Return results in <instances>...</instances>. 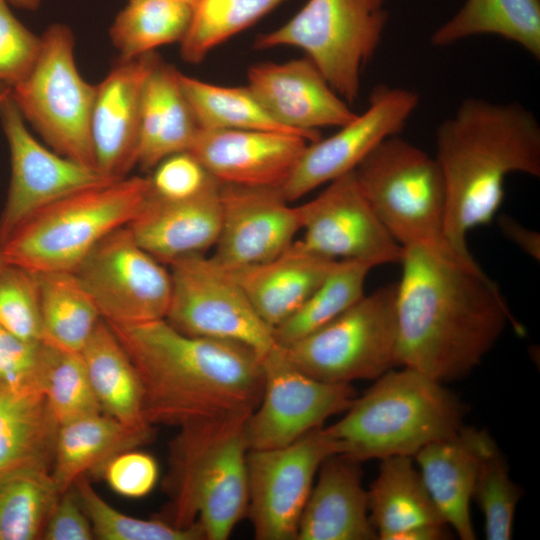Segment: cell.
I'll return each mask as SVG.
<instances>
[{"label": "cell", "mask_w": 540, "mask_h": 540, "mask_svg": "<svg viewBox=\"0 0 540 540\" xmlns=\"http://www.w3.org/2000/svg\"><path fill=\"white\" fill-rule=\"evenodd\" d=\"M397 283L396 364L442 383L467 376L515 324L480 267L439 251L404 248Z\"/></svg>", "instance_id": "6da1fadb"}, {"label": "cell", "mask_w": 540, "mask_h": 540, "mask_svg": "<svg viewBox=\"0 0 540 540\" xmlns=\"http://www.w3.org/2000/svg\"><path fill=\"white\" fill-rule=\"evenodd\" d=\"M108 325L138 373L151 425L249 416L258 406L263 370L252 348L184 334L166 319Z\"/></svg>", "instance_id": "7a4b0ae2"}, {"label": "cell", "mask_w": 540, "mask_h": 540, "mask_svg": "<svg viewBox=\"0 0 540 540\" xmlns=\"http://www.w3.org/2000/svg\"><path fill=\"white\" fill-rule=\"evenodd\" d=\"M435 140L446 189V240L464 262L478 265L467 234L492 220L509 174L540 176L539 122L520 103L470 97L439 124Z\"/></svg>", "instance_id": "3957f363"}, {"label": "cell", "mask_w": 540, "mask_h": 540, "mask_svg": "<svg viewBox=\"0 0 540 540\" xmlns=\"http://www.w3.org/2000/svg\"><path fill=\"white\" fill-rule=\"evenodd\" d=\"M248 416L179 427L169 448L165 519L178 528L199 523L207 540L229 538L248 511L245 422Z\"/></svg>", "instance_id": "277c9868"}, {"label": "cell", "mask_w": 540, "mask_h": 540, "mask_svg": "<svg viewBox=\"0 0 540 540\" xmlns=\"http://www.w3.org/2000/svg\"><path fill=\"white\" fill-rule=\"evenodd\" d=\"M465 410L442 382L409 367L392 368L325 428L341 444V454L354 461L412 457L457 433Z\"/></svg>", "instance_id": "5b68a950"}, {"label": "cell", "mask_w": 540, "mask_h": 540, "mask_svg": "<svg viewBox=\"0 0 540 540\" xmlns=\"http://www.w3.org/2000/svg\"><path fill=\"white\" fill-rule=\"evenodd\" d=\"M151 192L149 176H127L71 193L17 228L1 246L4 258L34 273L73 271L136 217Z\"/></svg>", "instance_id": "8992f818"}, {"label": "cell", "mask_w": 540, "mask_h": 540, "mask_svg": "<svg viewBox=\"0 0 540 540\" xmlns=\"http://www.w3.org/2000/svg\"><path fill=\"white\" fill-rule=\"evenodd\" d=\"M354 173L370 206L403 248L427 247L464 262L445 237L446 189L435 157L393 135Z\"/></svg>", "instance_id": "52a82bcc"}, {"label": "cell", "mask_w": 540, "mask_h": 540, "mask_svg": "<svg viewBox=\"0 0 540 540\" xmlns=\"http://www.w3.org/2000/svg\"><path fill=\"white\" fill-rule=\"evenodd\" d=\"M40 36L33 64L10 95L25 122L49 148L96 169L90 136L95 85L78 70L73 31L66 24L53 23Z\"/></svg>", "instance_id": "ba28073f"}, {"label": "cell", "mask_w": 540, "mask_h": 540, "mask_svg": "<svg viewBox=\"0 0 540 540\" xmlns=\"http://www.w3.org/2000/svg\"><path fill=\"white\" fill-rule=\"evenodd\" d=\"M387 21V11L369 0H308L284 25L260 34L254 47L301 49L351 105L360 93L362 69L375 54Z\"/></svg>", "instance_id": "9c48e42d"}, {"label": "cell", "mask_w": 540, "mask_h": 540, "mask_svg": "<svg viewBox=\"0 0 540 540\" xmlns=\"http://www.w3.org/2000/svg\"><path fill=\"white\" fill-rule=\"evenodd\" d=\"M397 283L360 298L318 330L282 347L306 374L325 382L377 379L397 366Z\"/></svg>", "instance_id": "30bf717a"}, {"label": "cell", "mask_w": 540, "mask_h": 540, "mask_svg": "<svg viewBox=\"0 0 540 540\" xmlns=\"http://www.w3.org/2000/svg\"><path fill=\"white\" fill-rule=\"evenodd\" d=\"M171 298L166 321L178 331L252 348L260 357L272 349L273 329L257 314L229 272L204 254L169 265Z\"/></svg>", "instance_id": "8fae6325"}, {"label": "cell", "mask_w": 540, "mask_h": 540, "mask_svg": "<svg viewBox=\"0 0 540 540\" xmlns=\"http://www.w3.org/2000/svg\"><path fill=\"white\" fill-rule=\"evenodd\" d=\"M73 272L108 324L134 325L166 317L170 271L127 226L104 237Z\"/></svg>", "instance_id": "7c38bea8"}, {"label": "cell", "mask_w": 540, "mask_h": 540, "mask_svg": "<svg viewBox=\"0 0 540 540\" xmlns=\"http://www.w3.org/2000/svg\"><path fill=\"white\" fill-rule=\"evenodd\" d=\"M342 446L325 427L286 446L249 450V516L258 540H296L300 518L321 464Z\"/></svg>", "instance_id": "4fadbf2b"}, {"label": "cell", "mask_w": 540, "mask_h": 540, "mask_svg": "<svg viewBox=\"0 0 540 540\" xmlns=\"http://www.w3.org/2000/svg\"><path fill=\"white\" fill-rule=\"evenodd\" d=\"M263 389L245 422L249 450L286 446L323 427L356 398L351 383L318 380L297 368L276 344L261 356Z\"/></svg>", "instance_id": "5bb4252c"}, {"label": "cell", "mask_w": 540, "mask_h": 540, "mask_svg": "<svg viewBox=\"0 0 540 540\" xmlns=\"http://www.w3.org/2000/svg\"><path fill=\"white\" fill-rule=\"evenodd\" d=\"M0 120L11 165L7 199L0 215V246L48 205L81 189L112 181L41 144L28 130L10 94L0 106Z\"/></svg>", "instance_id": "9a60e30c"}, {"label": "cell", "mask_w": 540, "mask_h": 540, "mask_svg": "<svg viewBox=\"0 0 540 540\" xmlns=\"http://www.w3.org/2000/svg\"><path fill=\"white\" fill-rule=\"evenodd\" d=\"M299 208L304 232L300 242L314 254L372 267L401 262L404 248L370 206L354 171L328 183Z\"/></svg>", "instance_id": "2e32d148"}, {"label": "cell", "mask_w": 540, "mask_h": 540, "mask_svg": "<svg viewBox=\"0 0 540 540\" xmlns=\"http://www.w3.org/2000/svg\"><path fill=\"white\" fill-rule=\"evenodd\" d=\"M417 92L385 85L372 92L366 110L333 135L305 147L281 188L293 202L351 172L384 139L397 135L419 105Z\"/></svg>", "instance_id": "e0dca14e"}, {"label": "cell", "mask_w": 540, "mask_h": 540, "mask_svg": "<svg viewBox=\"0 0 540 540\" xmlns=\"http://www.w3.org/2000/svg\"><path fill=\"white\" fill-rule=\"evenodd\" d=\"M221 222L211 258L225 269L270 261L301 231L299 206L281 189L220 185Z\"/></svg>", "instance_id": "ac0fdd59"}, {"label": "cell", "mask_w": 540, "mask_h": 540, "mask_svg": "<svg viewBox=\"0 0 540 540\" xmlns=\"http://www.w3.org/2000/svg\"><path fill=\"white\" fill-rule=\"evenodd\" d=\"M247 86L281 126L309 142L319 129L341 127L357 114L306 56L283 63L249 67Z\"/></svg>", "instance_id": "d6986e66"}, {"label": "cell", "mask_w": 540, "mask_h": 540, "mask_svg": "<svg viewBox=\"0 0 540 540\" xmlns=\"http://www.w3.org/2000/svg\"><path fill=\"white\" fill-rule=\"evenodd\" d=\"M159 59L156 52L119 59L95 84L91 143L96 169L109 179L127 177L137 165L144 85Z\"/></svg>", "instance_id": "ffe728a7"}, {"label": "cell", "mask_w": 540, "mask_h": 540, "mask_svg": "<svg viewBox=\"0 0 540 540\" xmlns=\"http://www.w3.org/2000/svg\"><path fill=\"white\" fill-rule=\"evenodd\" d=\"M308 143L280 131L200 129L189 152L221 184L281 189Z\"/></svg>", "instance_id": "44dd1931"}, {"label": "cell", "mask_w": 540, "mask_h": 540, "mask_svg": "<svg viewBox=\"0 0 540 540\" xmlns=\"http://www.w3.org/2000/svg\"><path fill=\"white\" fill-rule=\"evenodd\" d=\"M220 185L213 178L197 194L167 199L151 192L127 225L136 241L164 265L215 246L220 222Z\"/></svg>", "instance_id": "7402d4cb"}, {"label": "cell", "mask_w": 540, "mask_h": 540, "mask_svg": "<svg viewBox=\"0 0 540 540\" xmlns=\"http://www.w3.org/2000/svg\"><path fill=\"white\" fill-rule=\"evenodd\" d=\"M367 494L369 517L378 539L447 538L448 525L416 470L412 457L382 459L378 475Z\"/></svg>", "instance_id": "603a6c76"}, {"label": "cell", "mask_w": 540, "mask_h": 540, "mask_svg": "<svg viewBox=\"0 0 540 540\" xmlns=\"http://www.w3.org/2000/svg\"><path fill=\"white\" fill-rule=\"evenodd\" d=\"M359 464L342 454H334L321 464L296 540L378 539Z\"/></svg>", "instance_id": "cb8c5ba5"}, {"label": "cell", "mask_w": 540, "mask_h": 540, "mask_svg": "<svg viewBox=\"0 0 540 540\" xmlns=\"http://www.w3.org/2000/svg\"><path fill=\"white\" fill-rule=\"evenodd\" d=\"M489 433L463 426L416 453L424 484L446 524L462 540L476 537L470 515L483 444Z\"/></svg>", "instance_id": "d4e9b609"}, {"label": "cell", "mask_w": 540, "mask_h": 540, "mask_svg": "<svg viewBox=\"0 0 540 540\" xmlns=\"http://www.w3.org/2000/svg\"><path fill=\"white\" fill-rule=\"evenodd\" d=\"M336 262L314 254L299 240L270 261L226 270L274 330L305 302Z\"/></svg>", "instance_id": "484cf974"}, {"label": "cell", "mask_w": 540, "mask_h": 540, "mask_svg": "<svg viewBox=\"0 0 540 540\" xmlns=\"http://www.w3.org/2000/svg\"><path fill=\"white\" fill-rule=\"evenodd\" d=\"M199 130L180 72L160 58L144 85L137 165L152 170L168 156L189 151Z\"/></svg>", "instance_id": "4316f807"}, {"label": "cell", "mask_w": 540, "mask_h": 540, "mask_svg": "<svg viewBox=\"0 0 540 540\" xmlns=\"http://www.w3.org/2000/svg\"><path fill=\"white\" fill-rule=\"evenodd\" d=\"M152 434L128 427L104 412L60 425L51 467L60 493L87 473L102 475L114 456L147 443Z\"/></svg>", "instance_id": "83f0119b"}, {"label": "cell", "mask_w": 540, "mask_h": 540, "mask_svg": "<svg viewBox=\"0 0 540 540\" xmlns=\"http://www.w3.org/2000/svg\"><path fill=\"white\" fill-rule=\"evenodd\" d=\"M102 412L153 433L138 373L110 326L101 320L80 352Z\"/></svg>", "instance_id": "f1b7e54d"}, {"label": "cell", "mask_w": 540, "mask_h": 540, "mask_svg": "<svg viewBox=\"0 0 540 540\" xmlns=\"http://www.w3.org/2000/svg\"><path fill=\"white\" fill-rule=\"evenodd\" d=\"M58 428L40 390L0 387V473L22 466L51 469Z\"/></svg>", "instance_id": "f546056e"}, {"label": "cell", "mask_w": 540, "mask_h": 540, "mask_svg": "<svg viewBox=\"0 0 540 540\" xmlns=\"http://www.w3.org/2000/svg\"><path fill=\"white\" fill-rule=\"evenodd\" d=\"M486 34L514 42L539 60L540 0H466L430 42L441 48Z\"/></svg>", "instance_id": "4dcf8cb0"}, {"label": "cell", "mask_w": 540, "mask_h": 540, "mask_svg": "<svg viewBox=\"0 0 540 540\" xmlns=\"http://www.w3.org/2000/svg\"><path fill=\"white\" fill-rule=\"evenodd\" d=\"M36 275L43 342L66 351L81 352L102 320L92 298L73 271Z\"/></svg>", "instance_id": "1f68e13d"}, {"label": "cell", "mask_w": 540, "mask_h": 540, "mask_svg": "<svg viewBox=\"0 0 540 540\" xmlns=\"http://www.w3.org/2000/svg\"><path fill=\"white\" fill-rule=\"evenodd\" d=\"M192 14L193 5L179 0H128L116 15L109 37L119 59L136 58L180 43Z\"/></svg>", "instance_id": "d6a6232c"}, {"label": "cell", "mask_w": 540, "mask_h": 540, "mask_svg": "<svg viewBox=\"0 0 540 540\" xmlns=\"http://www.w3.org/2000/svg\"><path fill=\"white\" fill-rule=\"evenodd\" d=\"M60 494L49 468L22 466L0 473V540L42 539Z\"/></svg>", "instance_id": "836d02e7"}, {"label": "cell", "mask_w": 540, "mask_h": 540, "mask_svg": "<svg viewBox=\"0 0 540 540\" xmlns=\"http://www.w3.org/2000/svg\"><path fill=\"white\" fill-rule=\"evenodd\" d=\"M373 267L367 263L339 260L305 302L273 330L282 347L326 325L364 296V284Z\"/></svg>", "instance_id": "e575fe53"}, {"label": "cell", "mask_w": 540, "mask_h": 540, "mask_svg": "<svg viewBox=\"0 0 540 540\" xmlns=\"http://www.w3.org/2000/svg\"><path fill=\"white\" fill-rule=\"evenodd\" d=\"M180 83L200 129L264 130L295 134L268 114L247 85H217L181 72Z\"/></svg>", "instance_id": "d590c367"}, {"label": "cell", "mask_w": 540, "mask_h": 540, "mask_svg": "<svg viewBox=\"0 0 540 540\" xmlns=\"http://www.w3.org/2000/svg\"><path fill=\"white\" fill-rule=\"evenodd\" d=\"M286 0H197L180 44L182 59L191 64L207 55Z\"/></svg>", "instance_id": "8d00e7d4"}, {"label": "cell", "mask_w": 540, "mask_h": 540, "mask_svg": "<svg viewBox=\"0 0 540 540\" xmlns=\"http://www.w3.org/2000/svg\"><path fill=\"white\" fill-rule=\"evenodd\" d=\"M43 343L40 389L58 426L102 412L81 353Z\"/></svg>", "instance_id": "74e56055"}, {"label": "cell", "mask_w": 540, "mask_h": 540, "mask_svg": "<svg viewBox=\"0 0 540 540\" xmlns=\"http://www.w3.org/2000/svg\"><path fill=\"white\" fill-rule=\"evenodd\" d=\"M520 487L509 476L508 464L490 434L482 447L472 499L484 516L488 540H509L513 535Z\"/></svg>", "instance_id": "f35d334b"}, {"label": "cell", "mask_w": 540, "mask_h": 540, "mask_svg": "<svg viewBox=\"0 0 540 540\" xmlns=\"http://www.w3.org/2000/svg\"><path fill=\"white\" fill-rule=\"evenodd\" d=\"M100 540H202L199 523L178 528L163 519L146 520L124 514L106 502L85 476L72 486Z\"/></svg>", "instance_id": "ab89813d"}, {"label": "cell", "mask_w": 540, "mask_h": 540, "mask_svg": "<svg viewBox=\"0 0 540 540\" xmlns=\"http://www.w3.org/2000/svg\"><path fill=\"white\" fill-rule=\"evenodd\" d=\"M0 326L20 338L43 341L36 273L10 263L0 269Z\"/></svg>", "instance_id": "60d3db41"}, {"label": "cell", "mask_w": 540, "mask_h": 540, "mask_svg": "<svg viewBox=\"0 0 540 540\" xmlns=\"http://www.w3.org/2000/svg\"><path fill=\"white\" fill-rule=\"evenodd\" d=\"M10 6L0 0V86L11 89L33 64L41 36L19 21Z\"/></svg>", "instance_id": "b9f144b4"}, {"label": "cell", "mask_w": 540, "mask_h": 540, "mask_svg": "<svg viewBox=\"0 0 540 540\" xmlns=\"http://www.w3.org/2000/svg\"><path fill=\"white\" fill-rule=\"evenodd\" d=\"M44 343L20 338L0 326V387L40 390Z\"/></svg>", "instance_id": "7bdbcfd3"}, {"label": "cell", "mask_w": 540, "mask_h": 540, "mask_svg": "<svg viewBox=\"0 0 540 540\" xmlns=\"http://www.w3.org/2000/svg\"><path fill=\"white\" fill-rule=\"evenodd\" d=\"M149 176L152 193L167 199H181L200 192L212 177L189 151L168 156Z\"/></svg>", "instance_id": "ee69618b"}, {"label": "cell", "mask_w": 540, "mask_h": 540, "mask_svg": "<svg viewBox=\"0 0 540 540\" xmlns=\"http://www.w3.org/2000/svg\"><path fill=\"white\" fill-rule=\"evenodd\" d=\"M101 476L117 494L140 498L149 494L156 485L159 469L151 455L130 449L114 456Z\"/></svg>", "instance_id": "f6af8a7d"}, {"label": "cell", "mask_w": 540, "mask_h": 540, "mask_svg": "<svg viewBox=\"0 0 540 540\" xmlns=\"http://www.w3.org/2000/svg\"><path fill=\"white\" fill-rule=\"evenodd\" d=\"M42 539H95L91 522L73 487L59 495L45 524Z\"/></svg>", "instance_id": "bcb514c9"}, {"label": "cell", "mask_w": 540, "mask_h": 540, "mask_svg": "<svg viewBox=\"0 0 540 540\" xmlns=\"http://www.w3.org/2000/svg\"><path fill=\"white\" fill-rule=\"evenodd\" d=\"M498 225L506 238L534 260H540V235L538 232L526 228L507 215L499 217Z\"/></svg>", "instance_id": "7dc6e473"}, {"label": "cell", "mask_w": 540, "mask_h": 540, "mask_svg": "<svg viewBox=\"0 0 540 540\" xmlns=\"http://www.w3.org/2000/svg\"><path fill=\"white\" fill-rule=\"evenodd\" d=\"M11 6L24 10L35 11L39 8L42 0H6Z\"/></svg>", "instance_id": "c3c4849f"}, {"label": "cell", "mask_w": 540, "mask_h": 540, "mask_svg": "<svg viewBox=\"0 0 540 540\" xmlns=\"http://www.w3.org/2000/svg\"><path fill=\"white\" fill-rule=\"evenodd\" d=\"M11 89L5 86H0V106L3 103V101L8 97L10 94Z\"/></svg>", "instance_id": "681fc988"}, {"label": "cell", "mask_w": 540, "mask_h": 540, "mask_svg": "<svg viewBox=\"0 0 540 540\" xmlns=\"http://www.w3.org/2000/svg\"><path fill=\"white\" fill-rule=\"evenodd\" d=\"M375 7H383L385 0H369Z\"/></svg>", "instance_id": "f907efd6"}, {"label": "cell", "mask_w": 540, "mask_h": 540, "mask_svg": "<svg viewBox=\"0 0 540 540\" xmlns=\"http://www.w3.org/2000/svg\"><path fill=\"white\" fill-rule=\"evenodd\" d=\"M6 260L4 258V255H3V251H2V248L0 246V269L6 264Z\"/></svg>", "instance_id": "816d5d0a"}, {"label": "cell", "mask_w": 540, "mask_h": 540, "mask_svg": "<svg viewBox=\"0 0 540 540\" xmlns=\"http://www.w3.org/2000/svg\"><path fill=\"white\" fill-rule=\"evenodd\" d=\"M179 1L187 2V3L194 6V4L196 3L197 0H179Z\"/></svg>", "instance_id": "f5cc1de1"}]
</instances>
